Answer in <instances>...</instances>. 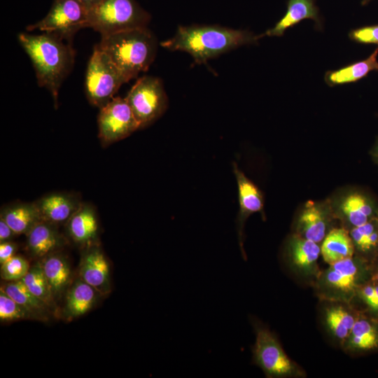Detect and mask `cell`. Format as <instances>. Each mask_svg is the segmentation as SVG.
<instances>
[{
  "label": "cell",
  "instance_id": "20",
  "mask_svg": "<svg viewBox=\"0 0 378 378\" xmlns=\"http://www.w3.org/2000/svg\"><path fill=\"white\" fill-rule=\"evenodd\" d=\"M97 293L92 286L83 279H78L67 293L66 314L70 318H76L86 314L96 302Z\"/></svg>",
  "mask_w": 378,
  "mask_h": 378
},
{
  "label": "cell",
  "instance_id": "39",
  "mask_svg": "<svg viewBox=\"0 0 378 378\" xmlns=\"http://www.w3.org/2000/svg\"><path fill=\"white\" fill-rule=\"evenodd\" d=\"M377 280H378V273H377Z\"/></svg>",
  "mask_w": 378,
  "mask_h": 378
},
{
  "label": "cell",
  "instance_id": "11",
  "mask_svg": "<svg viewBox=\"0 0 378 378\" xmlns=\"http://www.w3.org/2000/svg\"><path fill=\"white\" fill-rule=\"evenodd\" d=\"M34 202L41 220L53 225L66 223L82 203L75 195L65 192L49 193Z\"/></svg>",
  "mask_w": 378,
  "mask_h": 378
},
{
  "label": "cell",
  "instance_id": "34",
  "mask_svg": "<svg viewBox=\"0 0 378 378\" xmlns=\"http://www.w3.org/2000/svg\"><path fill=\"white\" fill-rule=\"evenodd\" d=\"M17 251V245L10 241L0 243V263L2 265L13 257Z\"/></svg>",
  "mask_w": 378,
  "mask_h": 378
},
{
  "label": "cell",
  "instance_id": "25",
  "mask_svg": "<svg viewBox=\"0 0 378 378\" xmlns=\"http://www.w3.org/2000/svg\"><path fill=\"white\" fill-rule=\"evenodd\" d=\"M321 248L316 242L304 237H295L290 243L293 263L300 268L311 267L318 259Z\"/></svg>",
  "mask_w": 378,
  "mask_h": 378
},
{
  "label": "cell",
  "instance_id": "22",
  "mask_svg": "<svg viewBox=\"0 0 378 378\" xmlns=\"http://www.w3.org/2000/svg\"><path fill=\"white\" fill-rule=\"evenodd\" d=\"M298 227L304 238L320 242L325 237L326 230V217L321 206L308 202L300 216Z\"/></svg>",
  "mask_w": 378,
  "mask_h": 378
},
{
  "label": "cell",
  "instance_id": "10",
  "mask_svg": "<svg viewBox=\"0 0 378 378\" xmlns=\"http://www.w3.org/2000/svg\"><path fill=\"white\" fill-rule=\"evenodd\" d=\"M81 279L92 286L99 293L111 290L108 263L97 244L86 247L80 264Z\"/></svg>",
  "mask_w": 378,
  "mask_h": 378
},
{
  "label": "cell",
  "instance_id": "31",
  "mask_svg": "<svg viewBox=\"0 0 378 378\" xmlns=\"http://www.w3.org/2000/svg\"><path fill=\"white\" fill-rule=\"evenodd\" d=\"M29 269V264L26 258L15 255L1 265V277L8 281L22 280Z\"/></svg>",
  "mask_w": 378,
  "mask_h": 378
},
{
  "label": "cell",
  "instance_id": "33",
  "mask_svg": "<svg viewBox=\"0 0 378 378\" xmlns=\"http://www.w3.org/2000/svg\"><path fill=\"white\" fill-rule=\"evenodd\" d=\"M364 301L373 309L378 310V286L368 285L360 291Z\"/></svg>",
  "mask_w": 378,
  "mask_h": 378
},
{
  "label": "cell",
  "instance_id": "15",
  "mask_svg": "<svg viewBox=\"0 0 378 378\" xmlns=\"http://www.w3.org/2000/svg\"><path fill=\"white\" fill-rule=\"evenodd\" d=\"M27 248L29 253L42 258L61 248L64 240L55 225L40 220L27 234Z\"/></svg>",
  "mask_w": 378,
  "mask_h": 378
},
{
  "label": "cell",
  "instance_id": "12",
  "mask_svg": "<svg viewBox=\"0 0 378 378\" xmlns=\"http://www.w3.org/2000/svg\"><path fill=\"white\" fill-rule=\"evenodd\" d=\"M232 167L238 187L239 211L237 223L239 244L243 251L242 237L245 220L251 214L263 212L264 199L259 188L246 176L235 162L232 163Z\"/></svg>",
  "mask_w": 378,
  "mask_h": 378
},
{
  "label": "cell",
  "instance_id": "28",
  "mask_svg": "<svg viewBox=\"0 0 378 378\" xmlns=\"http://www.w3.org/2000/svg\"><path fill=\"white\" fill-rule=\"evenodd\" d=\"M350 236L354 244L362 251H369L378 246V217L368 223L354 227Z\"/></svg>",
  "mask_w": 378,
  "mask_h": 378
},
{
  "label": "cell",
  "instance_id": "21",
  "mask_svg": "<svg viewBox=\"0 0 378 378\" xmlns=\"http://www.w3.org/2000/svg\"><path fill=\"white\" fill-rule=\"evenodd\" d=\"M41 264L53 296L59 295L70 281L69 262L62 255L53 253L44 257Z\"/></svg>",
  "mask_w": 378,
  "mask_h": 378
},
{
  "label": "cell",
  "instance_id": "24",
  "mask_svg": "<svg viewBox=\"0 0 378 378\" xmlns=\"http://www.w3.org/2000/svg\"><path fill=\"white\" fill-rule=\"evenodd\" d=\"M357 274L358 267L350 258L330 265L326 274V279L333 287L346 291L354 288Z\"/></svg>",
  "mask_w": 378,
  "mask_h": 378
},
{
  "label": "cell",
  "instance_id": "9",
  "mask_svg": "<svg viewBox=\"0 0 378 378\" xmlns=\"http://www.w3.org/2000/svg\"><path fill=\"white\" fill-rule=\"evenodd\" d=\"M256 340L253 348L255 363L269 376L290 373L293 365L274 335L265 327L255 323Z\"/></svg>",
  "mask_w": 378,
  "mask_h": 378
},
{
  "label": "cell",
  "instance_id": "13",
  "mask_svg": "<svg viewBox=\"0 0 378 378\" xmlns=\"http://www.w3.org/2000/svg\"><path fill=\"white\" fill-rule=\"evenodd\" d=\"M307 19L314 22L316 29H322V20L315 0H288L285 15L272 28L267 29L258 37L260 38L265 36H282L287 29Z\"/></svg>",
  "mask_w": 378,
  "mask_h": 378
},
{
  "label": "cell",
  "instance_id": "8",
  "mask_svg": "<svg viewBox=\"0 0 378 378\" xmlns=\"http://www.w3.org/2000/svg\"><path fill=\"white\" fill-rule=\"evenodd\" d=\"M98 137L103 146L122 140L140 129L125 98L113 97L99 108L97 117Z\"/></svg>",
  "mask_w": 378,
  "mask_h": 378
},
{
  "label": "cell",
  "instance_id": "38",
  "mask_svg": "<svg viewBox=\"0 0 378 378\" xmlns=\"http://www.w3.org/2000/svg\"><path fill=\"white\" fill-rule=\"evenodd\" d=\"M372 0H362L361 1V4L362 6H365L366 4H368V3H370Z\"/></svg>",
  "mask_w": 378,
  "mask_h": 378
},
{
  "label": "cell",
  "instance_id": "6",
  "mask_svg": "<svg viewBox=\"0 0 378 378\" xmlns=\"http://www.w3.org/2000/svg\"><path fill=\"white\" fill-rule=\"evenodd\" d=\"M139 122L146 127L166 111L168 99L160 78L151 76L139 78L125 97Z\"/></svg>",
  "mask_w": 378,
  "mask_h": 378
},
{
  "label": "cell",
  "instance_id": "5",
  "mask_svg": "<svg viewBox=\"0 0 378 378\" xmlns=\"http://www.w3.org/2000/svg\"><path fill=\"white\" fill-rule=\"evenodd\" d=\"M127 82L110 58L95 46L88 62L85 80V94L90 104L101 108Z\"/></svg>",
  "mask_w": 378,
  "mask_h": 378
},
{
  "label": "cell",
  "instance_id": "14",
  "mask_svg": "<svg viewBox=\"0 0 378 378\" xmlns=\"http://www.w3.org/2000/svg\"><path fill=\"white\" fill-rule=\"evenodd\" d=\"M66 223L69 235L76 244L86 247L97 244L99 225L92 205L82 202Z\"/></svg>",
  "mask_w": 378,
  "mask_h": 378
},
{
  "label": "cell",
  "instance_id": "4",
  "mask_svg": "<svg viewBox=\"0 0 378 378\" xmlns=\"http://www.w3.org/2000/svg\"><path fill=\"white\" fill-rule=\"evenodd\" d=\"M150 14L136 0H102L88 11V27L102 36L147 27Z\"/></svg>",
  "mask_w": 378,
  "mask_h": 378
},
{
  "label": "cell",
  "instance_id": "7",
  "mask_svg": "<svg viewBox=\"0 0 378 378\" xmlns=\"http://www.w3.org/2000/svg\"><path fill=\"white\" fill-rule=\"evenodd\" d=\"M88 11L79 0H53L46 15L26 30L55 33L72 42L78 30L88 27Z\"/></svg>",
  "mask_w": 378,
  "mask_h": 378
},
{
  "label": "cell",
  "instance_id": "35",
  "mask_svg": "<svg viewBox=\"0 0 378 378\" xmlns=\"http://www.w3.org/2000/svg\"><path fill=\"white\" fill-rule=\"evenodd\" d=\"M17 235L8 224L0 217V241H9Z\"/></svg>",
  "mask_w": 378,
  "mask_h": 378
},
{
  "label": "cell",
  "instance_id": "3",
  "mask_svg": "<svg viewBox=\"0 0 378 378\" xmlns=\"http://www.w3.org/2000/svg\"><path fill=\"white\" fill-rule=\"evenodd\" d=\"M96 46L130 81L148 69L156 55L158 40L147 27L103 36Z\"/></svg>",
  "mask_w": 378,
  "mask_h": 378
},
{
  "label": "cell",
  "instance_id": "17",
  "mask_svg": "<svg viewBox=\"0 0 378 378\" xmlns=\"http://www.w3.org/2000/svg\"><path fill=\"white\" fill-rule=\"evenodd\" d=\"M341 209L354 227L362 225L378 217V206L375 202L363 192L348 195L341 204Z\"/></svg>",
  "mask_w": 378,
  "mask_h": 378
},
{
  "label": "cell",
  "instance_id": "18",
  "mask_svg": "<svg viewBox=\"0 0 378 378\" xmlns=\"http://www.w3.org/2000/svg\"><path fill=\"white\" fill-rule=\"evenodd\" d=\"M0 217L16 234H27L41 220L34 202H18L2 207Z\"/></svg>",
  "mask_w": 378,
  "mask_h": 378
},
{
  "label": "cell",
  "instance_id": "32",
  "mask_svg": "<svg viewBox=\"0 0 378 378\" xmlns=\"http://www.w3.org/2000/svg\"><path fill=\"white\" fill-rule=\"evenodd\" d=\"M349 38L354 42L369 45H378V24L367 25L351 29Z\"/></svg>",
  "mask_w": 378,
  "mask_h": 378
},
{
  "label": "cell",
  "instance_id": "23",
  "mask_svg": "<svg viewBox=\"0 0 378 378\" xmlns=\"http://www.w3.org/2000/svg\"><path fill=\"white\" fill-rule=\"evenodd\" d=\"M2 289L31 316L36 318H46L48 306L25 286L22 280L10 281Z\"/></svg>",
  "mask_w": 378,
  "mask_h": 378
},
{
  "label": "cell",
  "instance_id": "30",
  "mask_svg": "<svg viewBox=\"0 0 378 378\" xmlns=\"http://www.w3.org/2000/svg\"><path fill=\"white\" fill-rule=\"evenodd\" d=\"M31 317V314L2 289L0 290V320L11 321Z\"/></svg>",
  "mask_w": 378,
  "mask_h": 378
},
{
  "label": "cell",
  "instance_id": "27",
  "mask_svg": "<svg viewBox=\"0 0 378 378\" xmlns=\"http://www.w3.org/2000/svg\"><path fill=\"white\" fill-rule=\"evenodd\" d=\"M350 343L358 349H370L378 344V332L368 321L360 319L355 321L350 333Z\"/></svg>",
  "mask_w": 378,
  "mask_h": 378
},
{
  "label": "cell",
  "instance_id": "36",
  "mask_svg": "<svg viewBox=\"0 0 378 378\" xmlns=\"http://www.w3.org/2000/svg\"><path fill=\"white\" fill-rule=\"evenodd\" d=\"M84 6L88 9V10L99 3L102 0H79Z\"/></svg>",
  "mask_w": 378,
  "mask_h": 378
},
{
  "label": "cell",
  "instance_id": "19",
  "mask_svg": "<svg viewBox=\"0 0 378 378\" xmlns=\"http://www.w3.org/2000/svg\"><path fill=\"white\" fill-rule=\"evenodd\" d=\"M323 260L330 265L352 258L354 243L351 236L342 228L332 230L325 237L321 248Z\"/></svg>",
  "mask_w": 378,
  "mask_h": 378
},
{
  "label": "cell",
  "instance_id": "26",
  "mask_svg": "<svg viewBox=\"0 0 378 378\" xmlns=\"http://www.w3.org/2000/svg\"><path fill=\"white\" fill-rule=\"evenodd\" d=\"M22 280L34 295L43 301L48 307L53 306L54 296L41 263H37L30 267Z\"/></svg>",
  "mask_w": 378,
  "mask_h": 378
},
{
  "label": "cell",
  "instance_id": "37",
  "mask_svg": "<svg viewBox=\"0 0 378 378\" xmlns=\"http://www.w3.org/2000/svg\"><path fill=\"white\" fill-rule=\"evenodd\" d=\"M373 155H374L377 162L378 163V141H377L376 146L374 147V149L373 150Z\"/></svg>",
  "mask_w": 378,
  "mask_h": 378
},
{
  "label": "cell",
  "instance_id": "29",
  "mask_svg": "<svg viewBox=\"0 0 378 378\" xmlns=\"http://www.w3.org/2000/svg\"><path fill=\"white\" fill-rule=\"evenodd\" d=\"M355 321L354 316L342 307L332 308L327 311V324L338 338L344 339L349 336Z\"/></svg>",
  "mask_w": 378,
  "mask_h": 378
},
{
  "label": "cell",
  "instance_id": "2",
  "mask_svg": "<svg viewBox=\"0 0 378 378\" xmlns=\"http://www.w3.org/2000/svg\"><path fill=\"white\" fill-rule=\"evenodd\" d=\"M258 39L248 30L194 24L179 26L176 34L160 45L169 50L186 52L200 64L240 46L255 44Z\"/></svg>",
  "mask_w": 378,
  "mask_h": 378
},
{
  "label": "cell",
  "instance_id": "1",
  "mask_svg": "<svg viewBox=\"0 0 378 378\" xmlns=\"http://www.w3.org/2000/svg\"><path fill=\"white\" fill-rule=\"evenodd\" d=\"M18 39L32 63L38 85L50 92L57 108L59 88L75 62L72 42L52 32H22Z\"/></svg>",
  "mask_w": 378,
  "mask_h": 378
},
{
  "label": "cell",
  "instance_id": "16",
  "mask_svg": "<svg viewBox=\"0 0 378 378\" xmlns=\"http://www.w3.org/2000/svg\"><path fill=\"white\" fill-rule=\"evenodd\" d=\"M378 46L366 59L326 72L324 80L330 87L356 83L371 71H378Z\"/></svg>",
  "mask_w": 378,
  "mask_h": 378
}]
</instances>
